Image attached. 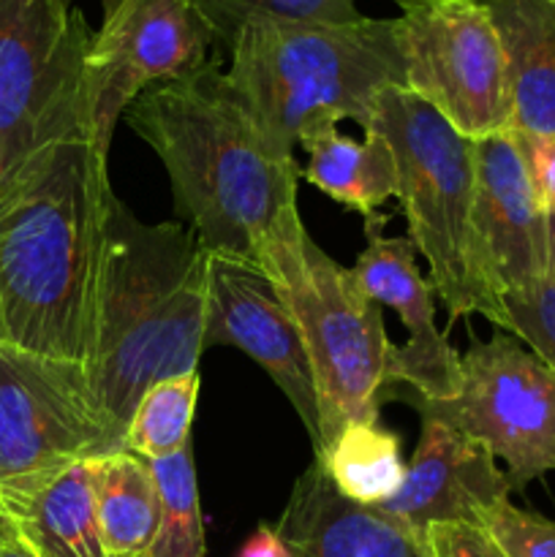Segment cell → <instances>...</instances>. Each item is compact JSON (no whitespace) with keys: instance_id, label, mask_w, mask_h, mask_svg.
<instances>
[{"instance_id":"6da1fadb","label":"cell","mask_w":555,"mask_h":557,"mask_svg":"<svg viewBox=\"0 0 555 557\" xmlns=\"http://www.w3.org/2000/svg\"><path fill=\"white\" fill-rule=\"evenodd\" d=\"M123 117L161 158L174 210L207 256L272 275L278 256L305 234L297 207L303 169L272 150L218 60L145 90Z\"/></svg>"},{"instance_id":"7a4b0ae2","label":"cell","mask_w":555,"mask_h":557,"mask_svg":"<svg viewBox=\"0 0 555 557\" xmlns=\"http://www.w3.org/2000/svg\"><path fill=\"white\" fill-rule=\"evenodd\" d=\"M109 158L90 139L47 147L0 185V343L90 364Z\"/></svg>"},{"instance_id":"3957f363","label":"cell","mask_w":555,"mask_h":557,"mask_svg":"<svg viewBox=\"0 0 555 557\" xmlns=\"http://www.w3.org/2000/svg\"><path fill=\"white\" fill-rule=\"evenodd\" d=\"M210 256L183 223H145L118 196L103 221L92 389L125 444L147 389L196 373L205 351Z\"/></svg>"},{"instance_id":"277c9868","label":"cell","mask_w":555,"mask_h":557,"mask_svg":"<svg viewBox=\"0 0 555 557\" xmlns=\"http://www.w3.org/2000/svg\"><path fill=\"white\" fill-rule=\"evenodd\" d=\"M226 87L272 150L294 156L324 128H368L379 96L403 87L395 22H250L229 47Z\"/></svg>"},{"instance_id":"5b68a950","label":"cell","mask_w":555,"mask_h":557,"mask_svg":"<svg viewBox=\"0 0 555 557\" xmlns=\"http://www.w3.org/2000/svg\"><path fill=\"white\" fill-rule=\"evenodd\" d=\"M365 131L384 136L395 152L408 239L428 261V281L449 315L446 330L477 313L506 332L504 302L484 283L473 245V141L406 87L381 92Z\"/></svg>"},{"instance_id":"8992f818","label":"cell","mask_w":555,"mask_h":557,"mask_svg":"<svg viewBox=\"0 0 555 557\" xmlns=\"http://www.w3.org/2000/svg\"><path fill=\"white\" fill-rule=\"evenodd\" d=\"M270 277L303 332L319 403L321 455L348 424L379 422L395 343L384 330L381 305L308 232L278 256Z\"/></svg>"},{"instance_id":"52a82bcc","label":"cell","mask_w":555,"mask_h":557,"mask_svg":"<svg viewBox=\"0 0 555 557\" xmlns=\"http://www.w3.org/2000/svg\"><path fill=\"white\" fill-rule=\"evenodd\" d=\"M92 30L63 0H0V185L47 147L87 136Z\"/></svg>"},{"instance_id":"ba28073f","label":"cell","mask_w":555,"mask_h":557,"mask_svg":"<svg viewBox=\"0 0 555 557\" xmlns=\"http://www.w3.org/2000/svg\"><path fill=\"white\" fill-rule=\"evenodd\" d=\"M392 22L408 92L466 139L509 134L504 49L482 0H408Z\"/></svg>"},{"instance_id":"9c48e42d","label":"cell","mask_w":555,"mask_h":557,"mask_svg":"<svg viewBox=\"0 0 555 557\" xmlns=\"http://www.w3.org/2000/svg\"><path fill=\"white\" fill-rule=\"evenodd\" d=\"M406 400L422 419L482 444L506 466L511 490L555 473V373L509 332H495L490 341L473 337L452 400Z\"/></svg>"},{"instance_id":"30bf717a","label":"cell","mask_w":555,"mask_h":557,"mask_svg":"<svg viewBox=\"0 0 555 557\" xmlns=\"http://www.w3.org/2000/svg\"><path fill=\"white\" fill-rule=\"evenodd\" d=\"M123 449L87 364L0 343V484Z\"/></svg>"},{"instance_id":"8fae6325","label":"cell","mask_w":555,"mask_h":557,"mask_svg":"<svg viewBox=\"0 0 555 557\" xmlns=\"http://www.w3.org/2000/svg\"><path fill=\"white\" fill-rule=\"evenodd\" d=\"M212 36L188 0H123L92 33L85 60L87 136L109 158L131 103L210 63Z\"/></svg>"},{"instance_id":"7c38bea8","label":"cell","mask_w":555,"mask_h":557,"mask_svg":"<svg viewBox=\"0 0 555 557\" xmlns=\"http://www.w3.org/2000/svg\"><path fill=\"white\" fill-rule=\"evenodd\" d=\"M207 346H234L248 354L292 403L313 449L319 446V403L303 332L270 275L250 264L210 256Z\"/></svg>"},{"instance_id":"4fadbf2b","label":"cell","mask_w":555,"mask_h":557,"mask_svg":"<svg viewBox=\"0 0 555 557\" xmlns=\"http://www.w3.org/2000/svg\"><path fill=\"white\" fill-rule=\"evenodd\" d=\"M390 215L365 221V245L351 267L362 292L381 308H392L408 341L395 346L386 364V389L403 384L422 400H452L460 392L462 354L449 343V330L435 324V294L417 264L408 237H386Z\"/></svg>"},{"instance_id":"5bb4252c","label":"cell","mask_w":555,"mask_h":557,"mask_svg":"<svg viewBox=\"0 0 555 557\" xmlns=\"http://www.w3.org/2000/svg\"><path fill=\"white\" fill-rule=\"evenodd\" d=\"M473 245L490 292L504 302L550 277L547 212L533 194L515 134L473 141Z\"/></svg>"},{"instance_id":"9a60e30c","label":"cell","mask_w":555,"mask_h":557,"mask_svg":"<svg viewBox=\"0 0 555 557\" xmlns=\"http://www.w3.org/2000/svg\"><path fill=\"white\" fill-rule=\"evenodd\" d=\"M509 493H515L509 479L482 444L449 424L422 419L403 487L373 509L422 542L430 525L473 522L479 509L509 498Z\"/></svg>"},{"instance_id":"2e32d148","label":"cell","mask_w":555,"mask_h":557,"mask_svg":"<svg viewBox=\"0 0 555 557\" xmlns=\"http://www.w3.org/2000/svg\"><path fill=\"white\" fill-rule=\"evenodd\" d=\"M275 531L292 557H428L406 528L337 495L319 462L297 479Z\"/></svg>"},{"instance_id":"e0dca14e","label":"cell","mask_w":555,"mask_h":557,"mask_svg":"<svg viewBox=\"0 0 555 557\" xmlns=\"http://www.w3.org/2000/svg\"><path fill=\"white\" fill-rule=\"evenodd\" d=\"M0 511L33 557H109L92 500L90 460L0 484Z\"/></svg>"},{"instance_id":"ac0fdd59","label":"cell","mask_w":555,"mask_h":557,"mask_svg":"<svg viewBox=\"0 0 555 557\" xmlns=\"http://www.w3.org/2000/svg\"><path fill=\"white\" fill-rule=\"evenodd\" d=\"M506 60L511 131L555 136V3L482 0Z\"/></svg>"},{"instance_id":"d6986e66","label":"cell","mask_w":555,"mask_h":557,"mask_svg":"<svg viewBox=\"0 0 555 557\" xmlns=\"http://www.w3.org/2000/svg\"><path fill=\"white\" fill-rule=\"evenodd\" d=\"M299 147L308 152L303 177L365 221L379 218L386 199H397L395 152L375 131H365V139L357 141L337 128H324Z\"/></svg>"},{"instance_id":"ffe728a7","label":"cell","mask_w":555,"mask_h":557,"mask_svg":"<svg viewBox=\"0 0 555 557\" xmlns=\"http://www.w3.org/2000/svg\"><path fill=\"white\" fill-rule=\"evenodd\" d=\"M90 479L109 557H147L158 533V490L147 460L128 449L96 457Z\"/></svg>"},{"instance_id":"44dd1931","label":"cell","mask_w":555,"mask_h":557,"mask_svg":"<svg viewBox=\"0 0 555 557\" xmlns=\"http://www.w3.org/2000/svg\"><path fill=\"white\" fill-rule=\"evenodd\" d=\"M316 462L337 495L365 509L390 500L406 479L400 438L379 422L343 428L341 435L321 455H316Z\"/></svg>"},{"instance_id":"7402d4cb","label":"cell","mask_w":555,"mask_h":557,"mask_svg":"<svg viewBox=\"0 0 555 557\" xmlns=\"http://www.w3.org/2000/svg\"><path fill=\"white\" fill-rule=\"evenodd\" d=\"M158 490V533L147 557H205V520L196 484L194 446L150 460Z\"/></svg>"},{"instance_id":"603a6c76","label":"cell","mask_w":555,"mask_h":557,"mask_svg":"<svg viewBox=\"0 0 555 557\" xmlns=\"http://www.w3.org/2000/svg\"><path fill=\"white\" fill-rule=\"evenodd\" d=\"M199 397V373L156 384L136 403L125 428V449L141 460H166L190 444V424Z\"/></svg>"},{"instance_id":"cb8c5ba5","label":"cell","mask_w":555,"mask_h":557,"mask_svg":"<svg viewBox=\"0 0 555 557\" xmlns=\"http://www.w3.org/2000/svg\"><path fill=\"white\" fill-rule=\"evenodd\" d=\"M201 16L212 41L232 47L237 33L250 22H354L362 20L357 0H188Z\"/></svg>"},{"instance_id":"d4e9b609","label":"cell","mask_w":555,"mask_h":557,"mask_svg":"<svg viewBox=\"0 0 555 557\" xmlns=\"http://www.w3.org/2000/svg\"><path fill=\"white\" fill-rule=\"evenodd\" d=\"M473 525L490 539L501 557H555V522L517 509L509 498L479 509Z\"/></svg>"},{"instance_id":"484cf974","label":"cell","mask_w":555,"mask_h":557,"mask_svg":"<svg viewBox=\"0 0 555 557\" xmlns=\"http://www.w3.org/2000/svg\"><path fill=\"white\" fill-rule=\"evenodd\" d=\"M506 332L526 343L555 373V283L550 277L504 297Z\"/></svg>"},{"instance_id":"4316f807","label":"cell","mask_w":555,"mask_h":557,"mask_svg":"<svg viewBox=\"0 0 555 557\" xmlns=\"http://www.w3.org/2000/svg\"><path fill=\"white\" fill-rule=\"evenodd\" d=\"M428 557H501L473 522H441L422 536Z\"/></svg>"},{"instance_id":"83f0119b","label":"cell","mask_w":555,"mask_h":557,"mask_svg":"<svg viewBox=\"0 0 555 557\" xmlns=\"http://www.w3.org/2000/svg\"><path fill=\"white\" fill-rule=\"evenodd\" d=\"M515 139L522 152V161H526L533 194H536L542 210L550 215V212H555V136L515 134Z\"/></svg>"},{"instance_id":"f1b7e54d","label":"cell","mask_w":555,"mask_h":557,"mask_svg":"<svg viewBox=\"0 0 555 557\" xmlns=\"http://www.w3.org/2000/svg\"><path fill=\"white\" fill-rule=\"evenodd\" d=\"M239 557H292L272 525H261L239 549Z\"/></svg>"},{"instance_id":"f546056e","label":"cell","mask_w":555,"mask_h":557,"mask_svg":"<svg viewBox=\"0 0 555 557\" xmlns=\"http://www.w3.org/2000/svg\"><path fill=\"white\" fill-rule=\"evenodd\" d=\"M0 557H33L30 549L20 542V536L14 533V528L9 525V520L0 511Z\"/></svg>"},{"instance_id":"4dcf8cb0","label":"cell","mask_w":555,"mask_h":557,"mask_svg":"<svg viewBox=\"0 0 555 557\" xmlns=\"http://www.w3.org/2000/svg\"><path fill=\"white\" fill-rule=\"evenodd\" d=\"M547 250H550V281L555 283V212L547 215Z\"/></svg>"},{"instance_id":"1f68e13d","label":"cell","mask_w":555,"mask_h":557,"mask_svg":"<svg viewBox=\"0 0 555 557\" xmlns=\"http://www.w3.org/2000/svg\"><path fill=\"white\" fill-rule=\"evenodd\" d=\"M63 3H65V5H71V3H74V0H63ZM98 3H101L103 16H109V14H112L114 9H118L120 3H123V0H98Z\"/></svg>"},{"instance_id":"d6a6232c","label":"cell","mask_w":555,"mask_h":557,"mask_svg":"<svg viewBox=\"0 0 555 557\" xmlns=\"http://www.w3.org/2000/svg\"><path fill=\"white\" fill-rule=\"evenodd\" d=\"M392 3H395V5H397V9H400V5H406V3H408V0H392Z\"/></svg>"},{"instance_id":"836d02e7","label":"cell","mask_w":555,"mask_h":557,"mask_svg":"<svg viewBox=\"0 0 555 557\" xmlns=\"http://www.w3.org/2000/svg\"><path fill=\"white\" fill-rule=\"evenodd\" d=\"M553 3H555V0H553Z\"/></svg>"}]
</instances>
